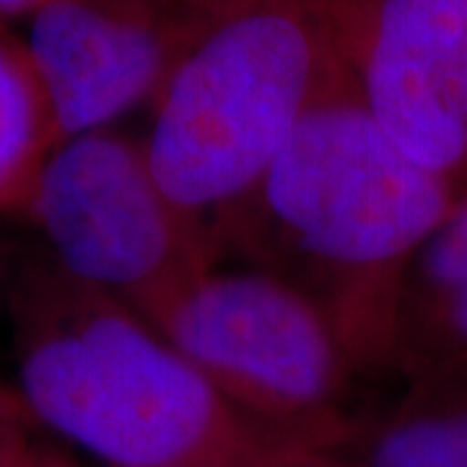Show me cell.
Instances as JSON below:
<instances>
[{"label":"cell","instance_id":"cell-11","mask_svg":"<svg viewBox=\"0 0 467 467\" xmlns=\"http://www.w3.org/2000/svg\"><path fill=\"white\" fill-rule=\"evenodd\" d=\"M0 467H76L70 465L67 460H63L60 454L47 450H34L26 447L21 439L11 450L5 451V457L0 460Z\"/></svg>","mask_w":467,"mask_h":467},{"label":"cell","instance_id":"cell-7","mask_svg":"<svg viewBox=\"0 0 467 467\" xmlns=\"http://www.w3.org/2000/svg\"><path fill=\"white\" fill-rule=\"evenodd\" d=\"M195 21V0H55L24 42L60 143L156 99Z\"/></svg>","mask_w":467,"mask_h":467},{"label":"cell","instance_id":"cell-4","mask_svg":"<svg viewBox=\"0 0 467 467\" xmlns=\"http://www.w3.org/2000/svg\"><path fill=\"white\" fill-rule=\"evenodd\" d=\"M236 413L291 450L335 451L364 377L317 304L260 267L216 260L149 319Z\"/></svg>","mask_w":467,"mask_h":467},{"label":"cell","instance_id":"cell-2","mask_svg":"<svg viewBox=\"0 0 467 467\" xmlns=\"http://www.w3.org/2000/svg\"><path fill=\"white\" fill-rule=\"evenodd\" d=\"M14 315L24 405L107 467H275L296 451L236 413L150 322L55 263L26 273Z\"/></svg>","mask_w":467,"mask_h":467},{"label":"cell","instance_id":"cell-9","mask_svg":"<svg viewBox=\"0 0 467 467\" xmlns=\"http://www.w3.org/2000/svg\"><path fill=\"white\" fill-rule=\"evenodd\" d=\"M330 454L348 467H467V377L402 382Z\"/></svg>","mask_w":467,"mask_h":467},{"label":"cell","instance_id":"cell-12","mask_svg":"<svg viewBox=\"0 0 467 467\" xmlns=\"http://www.w3.org/2000/svg\"><path fill=\"white\" fill-rule=\"evenodd\" d=\"M281 467H348L340 457H335L330 451H304L296 450L285 457Z\"/></svg>","mask_w":467,"mask_h":467},{"label":"cell","instance_id":"cell-13","mask_svg":"<svg viewBox=\"0 0 467 467\" xmlns=\"http://www.w3.org/2000/svg\"><path fill=\"white\" fill-rule=\"evenodd\" d=\"M50 3H55V0H0V18L21 16V14L34 16L36 11H42Z\"/></svg>","mask_w":467,"mask_h":467},{"label":"cell","instance_id":"cell-5","mask_svg":"<svg viewBox=\"0 0 467 467\" xmlns=\"http://www.w3.org/2000/svg\"><path fill=\"white\" fill-rule=\"evenodd\" d=\"M26 213L66 275L146 322L218 260L211 236L159 187L143 146L115 130L52 150Z\"/></svg>","mask_w":467,"mask_h":467},{"label":"cell","instance_id":"cell-6","mask_svg":"<svg viewBox=\"0 0 467 467\" xmlns=\"http://www.w3.org/2000/svg\"><path fill=\"white\" fill-rule=\"evenodd\" d=\"M350 81L392 146L467 190V0H330Z\"/></svg>","mask_w":467,"mask_h":467},{"label":"cell","instance_id":"cell-3","mask_svg":"<svg viewBox=\"0 0 467 467\" xmlns=\"http://www.w3.org/2000/svg\"><path fill=\"white\" fill-rule=\"evenodd\" d=\"M340 66L330 0H195L140 143L171 205L213 242Z\"/></svg>","mask_w":467,"mask_h":467},{"label":"cell","instance_id":"cell-15","mask_svg":"<svg viewBox=\"0 0 467 467\" xmlns=\"http://www.w3.org/2000/svg\"><path fill=\"white\" fill-rule=\"evenodd\" d=\"M288 454H291V451H288ZM288 454H285V457H288ZM285 457H284V460H285ZM284 460H281V462H284ZM281 462H278V465H275V467H281Z\"/></svg>","mask_w":467,"mask_h":467},{"label":"cell","instance_id":"cell-1","mask_svg":"<svg viewBox=\"0 0 467 467\" xmlns=\"http://www.w3.org/2000/svg\"><path fill=\"white\" fill-rule=\"evenodd\" d=\"M462 192L392 146L340 66L213 247L317 304L364 377L389 374L408 270Z\"/></svg>","mask_w":467,"mask_h":467},{"label":"cell","instance_id":"cell-8","mask_svg":"<svg viewBox=\"0 0 467 467\" xmlns=\"http://www.w3.org/2000/svg\"><path fill=\"white\" fill-rule=\"evenodd\" d=\"M389 374L400 382L467 377V190L408 270Z\"/></svg>","mask_w":467,"mask_h":467},{"label":"cell","instance_id":"cell-16","mask_svg":"<svg viewBox=\"0 0 467 467\" xmlns=\"http://www.w3.org/2000/svg\"><path fill=\"white\" fill-rule=\"evenodd\" d=\"M5 451H8V450H5ZM5 451H3V454H0V460H3V457H5Z\"/></svg>","mask_w":467,"mask_h":467},{"label":"cell","instance_id":"cell-14","mask_svg":"<svg viewBox=\"0 0 467 467\" xmlns=\"http://www.w3.org/2000/svg\"><path fill=\"white\" fill-rule=\"evenodd\" d=\"M18 441L16 431H14V423H11V408L8 402L0 398V454L5 450H11Z\"/></svg>","mask_w":467,"mask_h":467},{"label":"cell","instance_id":"cell-10","mask_svg":"<svg viewBox=\"0 0 467 467\" xmlns=\"http://www.w3.org/2000/svg\"><path fill=\"white\" fill-rule=\"evenodd\" d=\"M57 146L50 101L32 55L0 32V211H29L36 180Z\"/></svg>","mask_w":467,"mask_h":467}]
</instances>
